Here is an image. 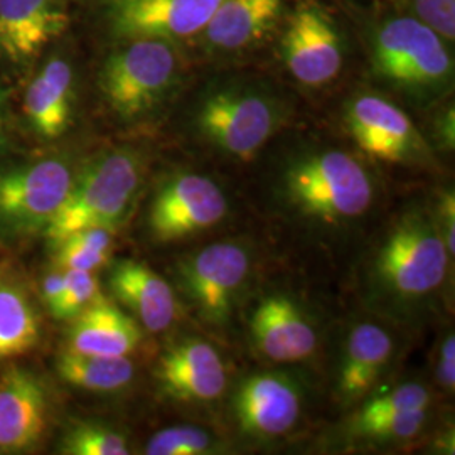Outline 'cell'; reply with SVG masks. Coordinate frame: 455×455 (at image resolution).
I'll use <instances>...</instances> for the list:
<instances>
[{"label":"cell","instance_id":"cell-1","mask_svg":"<svg viewBox=\"0 0 455 455\" xmlns=\"http://www.w3.org/2000/svg\"><path fill=\"white\" fill-rule=\"evenodd\" d=\"M449 257L435 216L425 208L403 212L383 235L368 263V292L391 315L408 317L439 292Z\"/></svg>","mask_w":455,"mask_h":455},{"label":"cell","instance_id":"cell-2","mask_svg":"<svg viewBox=\"0 0 455 455\" xmlns=\"http://www.w3.org/2000/svg\"><path fill=\"white\" fill-rule=\"evenodd\" d=\"M276 193L295 216L321 227H344L370 212L376 191L371 172L355 156L321 148L291 159Z\"/></svg>","mask_w":455,"mask_h":455},{"label":"cell","instance_id":"cell-3","mask_svg":"<svg viewBox=\"0 0 455 455\" xmlns=\"http://www.w3.org/2000/svg\"><path fill=\"white\" fill-rule=\"evenodd\" d=\"M142 180L140 157L129 148L97 156L73 178L71 189L46 227L51 243L88 229H114L131 210Z\"/></svg>","mask_w":455,"mask_h":455},{"label":"cell","instance_id":"cell-4","mask_svg":"<svg viewBox=\"0 0 455 455\" xmlns=\"http://www.w3.org/2000/svg\"><path fill=\"white\" fill-rule=\"evenodd\" d=\"M373 65L383 80L420 101L445 92L454 76L442 37L415 17H393L378 28Z\"/></svg>","mask_w":455,"mask_h":455},{"label":"cell","instance_id":"cell-5","mask_svg":"<svg viewBox=\"0 0 455 455\" xmlns=\"http://www.w3.org/2000/svg\"><path fill=\"white\" fill-rule=\"evenodd\" d=\"M283 120V107L255 86L228 84L201 100L195 124L210 146L229 157L250 161L274 137Z\"/></svg>","mask_w":455,"mask_h":455},{"label":"cell","instance_id":"cell-6","mask_svg":"<svg viewBox=\"0 0 455 455\" xmlns=\"http://www.w3.org/2000/svg\"><path fill=\"white\" fill-rule=\"evenodd\" d=\"M178 71L176 51L165 39H135L107 60L100 88L115 114L137 118L163 101Z\"/></svg>","mask_w":455,"mask_h":455},{"label":"cell","instance_id":"cell-7","mask_svg":"<svg viewBox=\"0 0 455 455\" xmlns=\"http://www.w3.org/2000/svg\"><path fill=\"white\" fill-rule=\"evenodd\" d=\"M251 272L248 246L218 242L178 263V282L189 306L204 324L221 329L229 323Z\"/></svg>","mask_w":455,"mask_h":455},{"label":"cell","instance_id":"cell-8","mask_svg":"<svg viewBox=\"0 0 455 455\" xmlns=\"http://www.w3.org/2000/svg\"><path fill=\"white\" fill-rule=\"evenodd\" d=\"M227 212V196L212 178L180 172L154 197L148 227L157 240L176 242L218 225Z\"/></svg>","mask_w":455,"mask_h":455},{"label":"cell","instance_id":"cell-9","mask_svg":"<svg viewBox=\"0 0 455 455\" xmlns=\"http://www.w3.org/2000/svg\"><path fill=\"white\" fill-rule=\"evenodd\" d=\"M68 164L48 159L0 176V221L16 231L29 233L48 227L73 184Z\"/></svg>","mask_w":455,"mask_h":455},{"label":"cell","instance_id":"cell-10","mask_svg":"<svg viewBox=\"0 0 455 455\" xmlns=\"http://www.w3.org/2000/svg\"><path fill=\"white\" fill-rule=\"evenodd\" d=\"M282 58L293 78L306 86H323L339 75L341 34L324 9L307 4L293 12L282 39Z\"/></svg>","mask_w":455,"mask_h":455},{"label":"cell","instance_id":"cell-11","mask_svg":"<svg viewBox=\"0 0 455 455\" xmlns=\"http://www.w3.org/2000/svg\"><path fill=\"white\" fill-rule=\"evenodd\" d=\"M346 127L364 154L383 163L410 164L427 152L413 122L387 98H355L346 108Z\"/></svg>","mask_w":455,"mask_h":455},{"label":"cell","instance_id":"cell-12","mask_svg":"<svg viewBox=\"0 0 455 455\" xmlns=\"http://www.w3.org/2000/svg\"><path fill=\"white\" fill-rule=\"evenodd\" d=\"M250 338L257 353L268 361L295 363L317 349V331L307 310L291 295L261 297L250 315Z\"/></svg>","mask_w":455,"mask_h":455},{"label":"cell","instance_id":"cell-13","mask_svg":"<svg viewBox=\"0 0 455 455\" xmlns=\"http://www.w3.org/2000/svg\"><path fill=\"white\" fill-rule=\"evenodd\" d=\"M233 411L246 435L276 439L287 435L299 423L302 395L292 378L285 374H253L240 383Z\"/></svg>","mask_w":455,"mask_h":455},{"label":"cell","instance_id":"cell-14","mask_svg":"<svg viewBox=\"0 0 455 455\" xmlns=\"http://www.w3.org/2000/svg\"><path fill=\"white\" fill-rule=\"evenodd\" d=\"M225 0H114L110 20L132 39H180L204 31Z\"/></svg>","mask_w":455,"mask_h":455},{"label":"cell","instance_id":"cell-15","mask_svg":"<svg viewBox=\"0 0 455 455\" xmlns=\"http://www.w3.org/2000/svg\"><path fill=\"white\" fill-rule=\"evenodd\" d=\"M156 374L163 390L180 402H212L227 390V368L221 355L199 338L171 346L159 359Z\"/></svg>","mask_w":455,"mask_h":455},{"label":"cell","instance_id":"cell-16","mask_svg":"<svg viewBox=\"0 0 455 455\" xmlns=\"http://www.w3.org/2000/svg\"><path fill=\"white\" fill-rule=\"evenodd\" d=\"M48 423V398L41 381L19 366L0 378V452L29 451Z\"/></svg>","mask_w":455,"mask_h":455},{"label":"cell","instance_id":"cell-17","mask_svg":"<svg viewBox=\"0 0 455 455\" xmlns=\"http://www.w3.org/2000/svg\"><path fill=\"white\" fill-rule=\"evenodd\" d=\"M395 356V339L383 325L356 324L342 346L338 368V396L342 403H356L373 390Z\"/></svg>","mask_w":455,"mask_h":455},{"label":"cell","instance_id":"cell-18","mask_svg":"<svg viewBox=\"0 0 455 455\" xmlns=\"http://www.w3.org/2000/svg\"><path fill=\"white\" fill-rule=\"evenodd\" d=\"M68 22L54 0H0V54L11 61L29 60L65 33Z\"/></svg>","mask_w":455,"mask_h":455},{"label":"cell","instance_id":"cell-19","mask_svg":"<svg viewBox=\"0 0 455 455\" xmlns=\"http://www.w3.org/2000/svg\"><path fill=\"white\" fill-rule=\"evenodd\" d=\"M110 289L150 332L169 329L178 315L172 287L140 261H116L110 272Z\"/></svg>","mask_w":455,"mask_h":455},{"label":"cell","instance_id":"cell-20","mask_svg":"<svg viewBox=\"0 0 455 455\" xmlns=\"http://www.w3.org/2000/svg\"><path fill=\"white\" fill-rule=\"evenodd\" d=\"M140 341L139 323L103 299L78 314L69 331V351L82 355L129 356Z\"/></svg>","mask_w":455,"mask_h":455},{"label":"cell","instance_id":"cell-21","mask_svg":"<svg viewBox=\"0 0 455 455\" xmlns=\"http://www.w3.org/2000/svg\"><path fill=\"white\" fill-rule=\"evenodd\" d=\"M285 0H225L204 28L208 44L235 51L260 41L283 9Z\"/></svg>","mask_w":455,"mask_h":455},{"label":"cell","instance_id":"cell-22","mask_svg":"<svg viewBox=\"0 0 455 455\" xmlns=\"http://www.w3.org/2000/svg\"><path fill=\"white\" fill-rule=\"evenodd\" d=\"M71 68L63 60H51L24 97V110L39 135L54 139L65 132L71 116Z\"/></svg>","mask_w":455,"mask_h":455},{"label":"cell","instance_id":"cell-23","mask_svg":"<svg viewBox=\"0 0 455 455\" xmlns=\"http://www.w3.org/2000/svg\"><path fill=\"white\" fill-rule=\"evenodd\" d=\"M39 341V324L28 293L0 280V361L26 355Z\"/></svg>","mask_w":455,"mask_h":455},{"label":"cell","instance_id":"cell-24","mask_svg":"<svg viewBox=\"0 0 455 455\" xmlns=\"http://www.w3.org/2000/svg\"><path fill=\"white\" fill-rule=\"evenodd\" d=\"M58 373L66 383L90 391H115L127 387L135 368L127 356H95L66 351L58 359Z\"/></svg>","mask_w":455,"mask_h":455},{"label":"cell","instance_id":"cell-25","mask_svg":"<svg viewBox=\"0 0 455 455\" xmlns=\"http://www.w3.org/2000/svg\"><path fill=\"white\" fill-rule=\"evenodd\" d=\"M112 229L88 228L69 235L58 243V265L65 270L95 272L108 261Z\"/></svg>","mask_w":455,"mask_h":455},{"label":"cell","instance_id":"cell-26","mask_svg":"<svg viewBox=\"0 0 455 455\" xmlns=\"http://www.w3.org/2000/svg\"><path fill=\"white\" fill-rule=\"evenodd\" d=\"M428 422L427 410H410L370 419H355V435L374 442H407L415 439Z\"/></svg>","mask_w":455,"mask_h":455},{"label":"cell","instance_id":"cell-27","mask_svg":"<svg viewBox=\"0 0 455 455\" xmlns=\"http://www.w3.org/2000/svg\"><path fill=\"white\" fill-rule=\"evenodd\" d=\"M61 452L69 455H127V439L114 428L98 423H76L63 437Z\"/></svg>","mask_w":455,"mask_h":455},{"label":"cell","instance_id":"cell-28","mask_svg":"<svg viewBox=\"0 0 455 455\" xmlns=\"http://www.w3.org/2000/svg\"><path fill=\"white\" fill-rule=\"evenodd\" d=\"M218 452L210 432L197 427H171L154 434L147 442L148 455H204Z\"/></svg>","mask_w":455,"mask_h":455},{"label":"cell","instance_id":"cell-29","mask_svg":"<svg viewBox=\"0 0 455 455\" xmlns=\"http://www.w3.org/2000/svg\"><path fill=\"white\" fill-rule=\"evenodd\" d=\"M65 289L51 314L58 319H75L83 310L100 299L97 278L93 272L65 270Z\"/></svg>","mask_w":455,"mask_h":455},{"label":"cell","instance_id":"cell-30","mask_svg":"<svg viewBox=\"0 0 455 455\" xmlns=\"http://www.w3.org/2000/svg\"><path fill=\"white\" fill-rule=\"evenodd\" d=\"M430 393L420 383L400 385L385 395L374 396L359 410L356 419H370L410 410H428Z\"/></svg>","mask_w":455,"mask_h":455},{"label":"cell","instance_id":"cell-31","mask_svg":"<svg viewBox=\"0 0 455 455\" xmlns=\"http://www.w3.org/2000/svg\"><path fill=\"white\" fill-rule=\"evenodd\" d=\"M420 22L445 41L455 37V0H410Z\"/></svg>","mask_w":455,"mask_h":455},{"label":"cell","instance_id":"cell-32","mask_svg":"<svg viewBox=\"0 0 455 455\" xmlns=\"http://www.w3.org/2000/svg\"><path fill=\"white\" fill-rule=\"evenodd\" d=\"M440 235L445 244L449 257L454 260L455 251V196L452 191H445L439 201V212L435 214Z\"/></svg>","mask_w":455,"mask_h":455},{"label":"cell","instance_id":"cell-33","mask_svg":"<svg viewBox=\"0 0 455 455\" xmlns=\"http://www.w3.org/2000/svg\"><path fill=\"white\" fill-rule=\"evenodd\" d=\"M437 376L440 385L447 391H454L455 387V339L454 334H447L440 346Z\"/></svg>","mask_w":455,"mask_h":455},{"label":"cell","instance_id":"cell-34","mask_svg":"<svg viewBox=\"0 0 455 455\" xmlns=\"http://www.w3.org/2000/svg\"><path fill=\"white\" fill-rule=\"evenodd\" d=\"M63 289H65V274L63 272H54L46 276L44 287H43V297H44V302L49 310L56 307V304L63 293Z\"/></svg>","mask_w":455,"mask_h":455},{"label":"cell","instance_id":"cell-35","mask_svg":"<svg viewBox=\"0 0 455 455\" xmlns=\"http://www.w3.org/2000/svg\"><path fill=\"white\" fill-rule=\"evenodd\" d=\"M439 132L445 146L454 147V110L443 115L440 120Z\"/></svg>","mask_w":455,"mask_h":455}]
</instances>
